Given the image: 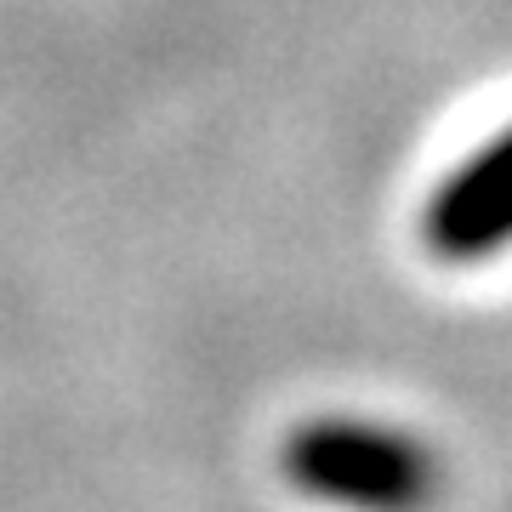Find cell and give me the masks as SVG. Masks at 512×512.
Listing matches in <instances>:
<instances>
[{"label":"cell","instance_id":"obj_1","mask_svg":"<svg viewBox=\"0 0 512 512\" xmlns=\"http://www.w3.org/2000/svg\"><path fill=\"white\" fill-rule=\"evenodd\" d=\"M285 484L348 512H421L439 495V456L404 427L365 416H313L279 444Z\"/></svg>","mask_w":512,"mask_h":512},{"label":"cell","instance_id":"obj_2","mask_svg":"<svg viewBox=\"0 0 512 512\" xmlns=\"http://www.w3.org/2000/svg\"><path fill=\"white\" fill-rule=\"evenodd\" d=\"M421 239L444 262H484L512 245V126L473 148L427 194Z\"/></svg>","mask_w":512,"mask_h":512}]
</instances>
